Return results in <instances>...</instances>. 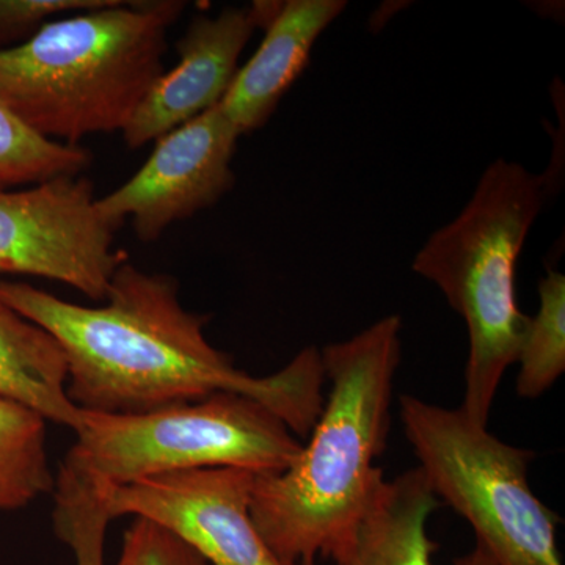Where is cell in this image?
Returning a JSON list of instances; mask_svg holds the SVG:
<instances>
[{
    "mask_svg": "<svg viewBox=\"0 0 565 565\" xmlns=\"http://www.w3.org/2000/svg\"><path fill=\"white\" fill-rule=\"evenodd\" d=\"M0 299L57 341L66 394L82 412L141 415L237 393L269 408L296 437L311 433L323 401L321 351L305 348L278 373L253 377L204 334L206 316L182 307L180 285L125 259L102 307L66 302L28 282L0 281Z\"/></svg>",
    "mask_w": 565,
    "mask_h": 565,
    "instance_id": "1",
    "label": "cell"
},
{
    "mask_svg": "<svg viewBox=\"0 0 565 565\" xmlns=\"http://www.w3.org/2000/svg\"><path fill=\"white\" fill-rule=\"evenodd\" d=\"M403 321L392 315L321 351L329 396L286 470L255 476L250 512L282 565H316L351 539L384 471Z\"/></svg>",
    "mask_w": 565,
    "mask_h": 565,
    "instance_id": "2",
    "label": "cell"
},
{
    "mask_svg": "<svg viewBox=\"0 0 565 565\" xmlns=\"http://www.w3.org/2000/svg\"><path fill=\"white\" fill-rule=\"evenodd\" d=\"M180 0H109L0 50V103L47 140L122 132L163 74Z\"/></svg>",
    "mask_w": 565,
    "mask_h": 565,
    "instance_id": "3",
    "label": "cell"
},
{
    "mask_svg": "<svg viewBox=\"0 0 565 565\" xmlns=\"http://www.w3.org/2000/svg\"><path fill=\"white\" fill-rule=\"evenodd\" d=\"M550 185L546 174L498 159L460 214L427 239L412 264L467 326L460 408L479 426L487 427L501 379L516 362L530 326V316L516 305L515 269Z\"/></svg>",
    "mask_w": 565,
    "mask_h": 565,
    "instance_id": "4",
    "label": "cell"
},
{
    "mask_svg": "<svg viewBox=\"0 0 565 565\" xmlns=\"http://www.w3.org/2000/svg\"><path fill=\"white\" fill-rule=\"evenodd\" d=\"M302 446L258 401L217 393L150 414L85 412L62 467L102 486L203 468L278 473L297 459Z\"/></svg>",
    "mask_w": 565,
    "mask_h": 565,
    "instance_id": "5",
    "label": "cell"
},
{
    "mask_svg": "<svg viewBox=\"0 0 565 565\" xmlns=\"http://www.w3.org/2000/svg\"><path fill=\"white\" fill-rule=\"evenodd\" d=\"M399 415L435 497L467 520L494 564L564 565L559 516L527 482L534 451L504 444L460 407L403 394Z\"/></svg>",
    "mask_w": 565,
    "mask_h": 565,
    "instance_id": "6",
    "label": "cell"
},
{
    "mask_svg": "<svg viewBox=\"0 0 565 565\" xmlns=\"http://www.w3.org/2000/svg\"><path fill=\"white\" fill-rule=\"evenodd\" d=\"M115 233L81 174L0 191V274L63 282L99 302L128 259L115 250Z\"/></svg>",
    "mask_w": 565,
    "mask_h": 565,
    "instance_id": "7",
    "label": "cell"
},
{
    "mask_svg": "<svg viewBox=\"0 0 565 565\" xmlns=\"http://www.w3.org/2000/svg\"><path fill=\"white\" fill-rule=\"evenodd\" d=\"M241 134L221 104L156 140L131 180L98 199L115 230L131 222L143 243L159 239L174 223L214 206L234 181L233 158Z\"/></svg>",
    "mask_w": 565,
    "mask_h": 565,
    "instance_id": "8",
    "label": "cell"
},
{
    "mask_svg": "<svg viewBox=\"0 0 565 565\" xmlns=\"http://www.w3.org/2000/svg\"><path fill=\"white\" fill-rule=\"evenodd\" d=\"M255 476L243 468H203L99 487L111 520H151L210 565H282L253 523Z\"/></svg>",
    "mask_w": 565,
    "mask_h": 565,
    "instance_id": "9",
    "label": "cell"
},
{
    "mask_svg": "<svg viewBox=\"0 0 565 565\" xmlns=\"http://www.w3.org/2000/svg\"><path fill=\"white\" fill-rule=\"evenodd\" d=\"M280 9L281 2H253L193 18L177 44L178 65L163 71L122 129L128 148L145 147L218 106L253 33L266 29Z\"/></svg>",
    "mask_w": 565,
    "mask_h": 565,
    "instance_id": "10",
    "label": "cell"
},
{
    "mask_svg": "<svg viewBox=\"0 0 565 565\" xmlns=\"http://www.w3.org/2000/svg\"><path fill=\"white\" fill-rule=\"evenodd\" d=\"M345 9L344 0H288L264 31L262 46L237 70L221 107L241 136L263 128L310 62L322 32Z\"/></svg>",
    "mask_w": 565,
    "mask_h": 565,
    "instance_id": "11",
    "label": "cell"
},
{
    "mask_svg": "<svg viewBox=\"0 0 565 565\" xmlns=\"http://www.w3.org/2000/svg\"><path fill=\"white\" fill-rule=\"evenodd\" d=\"M441 503L422 468L382 482L370 508L329 565H434L427 522Z\"/></svg>",
    "mask_w": 565,
    "mask_h": 565,
    "instance_id": "12",
    "label": "cell"
},
{
    "mask_svg": "<svg viewBox=\"0 0 565 565\" xmlns=\"http://www.w3.org/2000/svg\"><path fill=\"white\" fill-rule=\"evenodd\" d=\"M0 397L77 433L85 412L66 394V360L46 330L0 299Z\"/></svg>",
    "mask_w": 565,
    "mask_h": 565,
    "instance_id": "13",
    "label": "cell"
},
{
    "mask_svg": "<svg viewBox=\"0 0 565 565\" xmlns=\"http://www.w3.org/2000/svg\"><path fill=\"white\" fill-rule=\"evenodd\" d=\"M46 419L0 397V512L18 511L54 492Z\"/></svg>",
    "mask_w": 565,
    "mask_h": 565,
    "instance_id": "14",
    "label": "cell"
},
{
    "mask_svg": "<svg viewBox=\"0 0 565 565\" xmlns=\"http://www.w3.org/2000/svg\"><path fill=\"white\" fill-rule=\"evenodd\" d=\"M541 307L530 319L516 362V394L537 399L556 384L565 371V277L557 270L539 281Z\"/></svg>",
    "mask_w": 565,
    "mask_h": 565,
    "instance_id": "15",
    "label": "cell"
},
{
    "mask_svg": "<svg viewBox=\"0 0 565 565\" xmlns=\"http://www.w3.org/2000/svg\"><path fill=\"white\" fill-rule=\"evenodd\" d=\"M90 162V151L44 139L0 103V191L77 177Z\"/></svg>",
    "mask_w": 565,
    "mask_h": 565,
    "instance_id": "16",
    "label": "cell"
},
{
    "mask_svg": "<svg viewBox=\"0 0 565 565\" xmlns=\"http://www.w3.org/2000/svg\"><path fill=\"white\" fill-rule=\"evenodd\" d=\"M117 565H210L195 550L151 520L136 516L125 531Z\"/></svg>",
    "mask_w": 565,
    "mask_h": 565,
    "instance_id": "17",
    "label": "cell"
},
{
    "mask_svg": "<svg viewBox=\"0 0 565 565\" xmlns=\"http://www.w3.org/2000/svg\"><path fill=\"white\" fill-rule=\"evenodd\" d=\"M107 2L109 0H0V41L31 36L58 14L99 9Z\"/></svg>",
    "mask_w": 565,
    "mask_h": 565,
    "instance_id": "18",
    "label": "cell"
},
{
    "mask_svg": "<svg viewBox=\"0 0 565 565\" xmlns=\"http://www.w3.org/2000/svg\"><path fill=\"white\" fill-rule=\"evenodd\" d=\"M455 565H497L481 546L476 545L467 555L457 557Z\"/></svg>",
    "mask_w": 565,
    "mask_h": 565,
    "instance_id": "19",
    "label": "cell"
}]
</instances>
